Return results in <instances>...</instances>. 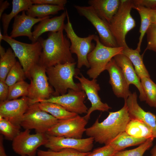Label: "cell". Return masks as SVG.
Listing matches in <instances>:
<instances>
[{
	"mask_svg": "<svg viewBox=\"0 0 156 156\" xmlns=\"http://www.w3.org/2000/svg\"><path fill=\"white\" fill-rule=\"evenodd\" d=\"M151 156H156V144L151 150Z\"/></svg>",
	"mask_w": 156,
	"mask_h": 156,
	"instance_id": "cell-47",
	"label": "cell"
},
{
	"mask_svg": "<svg viewBox=\"0 0 156 156\" xmlns=\"http://www.w3.org/2000/svg\"><path fill=\"white\" fill-rule=\"evenodd\" d=\"M46 133L31 134L30 130L21 132L12 140V148L14 152L21 156H36L38 148L44 145L47 142Z\"/></svg>",
	"mask_w": 156,
	"mask_h": 156,
	"instance_id": "cell-10",
	"label": "cell"
},
{
	"mask_svg": "<svg viewBox=\"0 0 156 156\" xmlns=\"http://www.w3.org/2000/svg\"><path fill=\"white\" fill-rule=\"evenodd\" d=\"M74 6L80 15L85 17L93 25L102 44L108 47H118L107 24L97 15L91 6L76 5Z\"/></svg>",
	"mask_w": 156,
	"mask_h": 156,
	"instance_id": "cell-13",
	"label": "cell"
},
{
	"mask_svg": "<svg viewBox=\"0 0 156 156\" xmlns=\"http://www.w3.org/2000/svg\"><path fill=\"white\" fill-rule=\"evenodd\" d=\"M125 103L127 106L131 119L141 121L148 125L152 129L155 138H156V115L143 110L137 101V95L135 92L126 100Z\"/></svg>",
	"mask_w": 156,
	"mask_h": 156,
	"instance_id": "cell-18",
	"label": "cell"
},
{
	"mask_svg": "<svg viewBox=\"0 0 156 156\" xmlns=\"http://www.w3.org/2000/svg\"><path fill=\"white\" fill-rule=\"evenodd\" d=\"M20 36H26L31 41L33 40L32 34H31L24 29L18 23L14 21L12 29L10 36L12 38Z\"/></svg>",
	"mask_w": 156,
	"mask_h": 156,
	"instance_id": "cell-39",
	"label": "cell"
},
{
	"mask_svg": "<svg viewBox=\"0 0 156 156\" xmlns=\"http://www.w3.org/2000/svg\"></svg>",
	"mask_w": 156,
	"mask_h": 156,
	"instance_id": "cell-50",
	"label": "cell"
},
{
	"mask_svg": "<svg viewBox=\"0 0 156 156\" xmlns=\"http://www.w3.org/2000/svg\"><path fill=\"white\" fill-rule=\"evenodd\" d=\"M9 87L5 81H0V102L7 100L9 92Z\"/></svg>",
	"mask_w": 156,
	"mask_h": 156,
	"instance_id": "cell-42",
	"label": "cell"
},
{
	"mask_svg": "<svg viewBox=\"0 0 156 156\" xmlns=\"http://www.w3.org/2000/svg\"><path fill=\"white\" fill-rule=\"evenodd\" d=\"M140 80L146 103L150 106L156 108V84L150 77H144Z\"/></svg>",
	"mask_w": 156,
	"mask_h": 156,
	"instance_id": "cell-30",
	"label": "cell"
},
{
	"mask_svg": "<svg viewBox=\"0 0 156 156\" xmlns=\"http://www.w3.org/2000/svg\"><path fill=\"white\" fill-rule=\"evenodd\" d=\"M16 57L11 48L6 50L5 54L0 58V81H5L7 76L17 62Z\"/></svg>",
	"mask_w": 156,
	"mask_h": 156,
	"instance_id": "cell-29",
	"label": "cell"
},
{
	"mask_svg": "<svg viewBox=\"0 0 156 156\" xmlns=\"http://www.w3.org/2000/svg\"><path fill=\"white\" fill-rule=\"evenodd\" d=\"M134 5L144 6L152 9L156 7V0H133Z\"/></svg>",
	"mask_w": 156,
	"mask_h": 156,
	"instance_id": "cell-41",
	"label": "cell"
},
{
	"mask_svg": "<svg viewBox=\"0 0 156 156\" xmlns=\"http://www.w3.org/2000/svg\"><path fill=\"white\" fill-rule=\"evenodd\" d=\"M133 5L132 0H121L117 12L107 24L118 47H128L126 42V35L136 26L131 14Z\"/></svg>",
	"mask_w": 156,
	"mask_h": 156,
	"instance_id": "cell-4",
	"label": "cell"
},
{
	"mask_svg": "<svg viewBox=\"0 0 156 156\" xmlns=\"http://www.w3.org/2000/svg\"><path fill=\"white\" fill-rule=\"evenodd\" d=\"M74 77L79 81L82 89L85 92L91 104L86 114L83 116L86 120L88 121L91 114L95 111L107 112L111 109L107 104L101 101L98 94L100 88L96 79L90 80L82 74H81L80 77L76 75Z\"/></svg>",
	"mask_w": 156,
	"mask_h": 156,
	"instance_id": "cell-15",
	"label": "cell"
},
{
	"mask_svg": "<svg viewBox=\"0 0 156 156\" xmlns=\"http://www.w3.org/2000/svg\"><path fill=\"white\" fill-rule=\"evenodd\" d=\"M30 83L27 96L31 103L49 98L54 92L49 84L46 68L39 63L33 67L27 76Z\"/></svg>",
	"mask_w": 156,
	"mask_h": 156,
	"instance_id": "cell-8",
	"label": "cell"
},
{
	"mask_svg": "<svg viewBox=\"0 0 156 156\" xmlns=\"http://www.w3.org/2000/svg\"><path fill=\"white\" fill-rule=\"evenodd\" d=\"M49 17H50V16L40 18H34L27 15L26 13V11H23L21 14L18 15L14 18V21L19 24L29 33L32 34L31 29L34 25Z\"/></svg>",
	"mask_w": 156,
	"mask_h": 156,
	"instance_id": "cell-34",
	"label": "cell"
},
{
	"mask_svg": "<svg viewBox=\"0 0 156 156\" xmlns=\"http://www.w3.org/2000/svg\"><path fill=\"white\" fill-rule=\"evenodd\" d=\"M66 11L67 23L65 24L64 30L67 38L70 40V51L72 53H75L77 56V66L78 68H80L83 66L89 68L90 66L87 56L95 47L92 41L94 40L95 35H90L84 38L78 36L74 30L66 10Z\"/></svg>",
	"mask_w": 156,
	"mask_h": 156,
	"instance_id": "cell-7",
	"label": "cell"
},
{
	"mask_svg": "<svg viewBox=\"0 0 156 156\" xmlns=\"http://www.w3.org/2000/svg\"><path fill=\"white\" fill-rule=\"evenodd\" d=\"M88 3L97 15L108 24L117 12L121 0H89Z\"/></svg>",
	"mask_w": 156,
	"mask_h": 156,
	"instance_id": "cell-21",
	"label": "cell"
},
{
	"mask_svg": "<svg viewBox=\"0 0 156 156\" xmlns=\"http://www.w3.org/2000/svg\"><path fill=\"white\" fill-rule=\"evenodd\" d=\"M132 8L136 10L140 16L141 23L139 32L140 36L136 49L140 52L141 46L144 37L152 23L151 16V9L144 6L133 5Z\"/></svg>",
	"mask_w": 156,
	"mask_h": 156,
	"instance_id": "cell-28",
	"label": "cell"
},
{
	"mask_svg": "<svg viewBox=\"0 0 156 156\" xmlns=\"http://www.w3.org/2000/svg\"><path fill=\"white\" fill-rule=\"evenodd\" d=\"M64 9V6L45 4H33L26 11V13L31 17L40 18L56 14L59 11Z\"/></svg>",
	"mask_w": 156,
	"mask_h": 156,
	"instance_id": "cell-25",
	"label": "cell"
},
{
	"mask_svg": "<svg viewBox=\"0 0 156 156\" xmlns=\"http://www.w3.org/2000/svg\"><path fill=\"white\" fill-rule=\"evenodd\" d=\"M3 135L1 134L0 135V156H8L5 151L3 144Z\"/></svg>",
	"mask_w": 156,
	"mask_h": 156,
	"instance_id": "cell-44",
	"label": "cell"
},
{
	"mask_svg": "<svg viewBox=\"0 0 156 156\" xmlns=\"http://www.w3.org/2000/svg\"><path fill=\"white\" fill-rule=\"evenodd\" d=\"M10 5V4L7 0L3 1H0V18L3 14V12L5 10L8 8Z\"/></svg>",
	"mask_w": 156,
	"mask_h": 156,
	"instance_id": "cell-43",
	"label": "cell"
},
{
	"mask_svg": "<svg viewBox=\"0 0 156 156\" xmlns=\"http://www.w3.org/2000/svg\"><path fill=\"white\" fill-rule=\"evenodd\" d=\"M125 131L136 138H155L151 128L145 123L136 119L130 120L126 126Z\"/></svg>",
	"mask_w": 156,
	"mask_h": 156,
	"instance_id": "cell-24",
	"label": "cell"
},
{
	"mask_svg": "<svg viewBox=\"0 0 156 156\" xmlns=\"http://www.w3.org/2000/svg\"><path fill=\"white\" fill-rule=\"evenodd\" d=\"M63 30L49 32L47 38L39 37L42 47L39 64L46 68L59 64L75 62L70 50V42Z\"/></svg>",
	"mask_w": 156,
	"mask_h": 156,
	"instance_id": "cell-2",
	"label": "cell"
},
{
	"mask_svg": "<svg viewBox=\"0 0 156 156\" xmlns=\"http://www.w3.org/2000/svg\"><path fill=\"white\" fill-rule=\"evenodd\" d=\"M58 120L41 110L38 103L30 105L24 114L20 125L25 129H34L36 133H46Z\"/></svg>",
	"mask_w": 156,
	"mask_h": 156,
	"instance_id": "cell-9",
	"label": "cell"
},
{
	"mask_svg": "<svg viewBox=\"0 0 156 156\" xmlns=\"http://www.w3.org/2000/svg\"><path fill=\"white\" fill-rule=\"evenodd\" d=\"M26 156V155H24V156Z\"/></svg>",
	"mask_w": 156,
	"mask_h": 156,
	"instance_id": "cell-49",
	"label": "cell"
},
{
	"mask_svg": "<svg viewBox=\"0 0 156 156\" xmlns=\"http://www.w3.org/2000/svg\"><path fill=\"white\" fill-rule=\"evenodd\" d=\"M66 17V12H63L60 15L50 17L40 21L35 26L32 32V43L37 41L40 36L47 32H56L64 30V21Z\"/></svg>",
	"mask_w": 156,
	"mask_h": 156,
	"instance_id": "cell-20",
	"label": "cell"
},
{
	"mask_svg": "<svg viewBox=\"0 0 156 156\" xmlns=\"http://www.w3.org/2000/svg\"><path fill=\"white\" fill-rule=\"evenodd\" d=\"M147 139L134 137L125 131L119 134L109 144L112 145L119 151L128 147L141 144Z\"/></svg>",
	"mask_w": 156,
	"mask_h": 156,
	"instance_id": "cell-27",
	"label": "cell"
},
{
	"mask_svg": "<svg viewBox=\"0 0 156 156\" xmlns=\"http://www.w3.org/2000/svg\"><path fill=\"white\" fill-rule=\"evenodd\" d=\"M33 4H45L64 6L66 4V0H31Z\"/></svg>",
	"mask_w": 156,
	"mask_h": 156,
	"instance_id": "cell-40",
	"label": "cell"
},
{
	"mask_svg": "<svg viewBox=\"0 0 156 156\" xmlns=\"http://www.w3.org/2000/svg\"><path fill=\"white\" fill-rule=\"evenodd\" d=\"M21 127L0 116V132L5 138L12 140L21 132Z\"/></svg>",
	"mask_w": 156,
	"mask_h": 156,
	"instance_id": "cell-31",
	"label": "cell"
},
{
	"mask_svg": "<svg viewBox=\"0 0 156 156\" xmlns=\"http://www.w3.org/2000/svg\"><path fill=\"white\" fill-rule=\"evenodd\" d=\"M146 34L147 44L145 51L149 50L156 53V25L151 24Z\"/></svg>",
	"mask_w": 156,
	"mask_h": 156,
	"instance_id": "cell-38",
	"label": "cell"
},
{
	"mask_svg": "<svg viewBox=\"0 0 156 156\" xmlns=\"http://www.w3.org/2000/svg\"><path fill=\"white\" fill-rule=\"evenodd\" d=\"M12 4V8L10 12L8 14H3L1 17L4 35H8L9 26L12 19L20 12L27 11L33 4L31 0H13Z\"/></svg>",
	"mask_w": 156,
	"mask_h": 156,
	"instance_id": "cell-22",
	"label": "cell"
},
{
	"mask_svg": "<svg viewBox=\"0 0 156 156\" xmlns=\"http://www.w3.org/2000/svg\"><path fill=\"white\" fill-rule=\"evenodd\" d=\"M117 152L112 145L109 144L94 149L85 156H113Z\"/></svg>",
	"mask_w": 156,
	"mask_h": 156,
	"instance_id": "cell-37",
	"label": "cell"
},
{
	"mask_svg": "<svg viewBox=\"0 0 156 156\" xmlns=\"http://www.w3.org/2000/svg\"><path fill=\"white\" fill-rule=\"evenodd\" d=\"M6 51L4 48L1 44L0 45V56L1 57L3 56L5 53Z\"/></svg>",
	"mask_w": 156,
	"mask_h": 156,
	"instance_id": "cell-46",
	"label": "cell"
},
{
	"mask_svg": "<svg viewBox=\"0 0 156 156\" xmlns=\"http://www.w3.org/2000/svg\"><path fill=\"white\" fill-rule=\"evenodd\" d=\"M3 35L1 33V30H0V43L2 40H3Z\"/></svg>",
	"mask_w": 156,
	"mask_h": 156,
	"instance_id": "cell-48",
	"label": "cell"
},
{
	"mask_svg": "<svg viewBox=\"0 0 156 156\" xmlns=\"http://www.w3.org/2000/svg\"><path fill=\"white\" fill-rule=\"evenodd\" d=\"M151 16L152 24L156 25V7L151 9Z\"/></svg>",
	"mask_w": 156,
	"mask_h": 156,
	"instance_id": "cell-45",
	"label": "cell"
},
{
	"mask_svg": "<svg viewBox=\"0 0 156 156\" xmlns=\"http://www.w3.org/2000/svg\"><path fill=\"white\" fill-rule=\"evenodd\" d=\"M88 120L78 114L75 117L57 122L47 132L49 135L75 139H81L86 131Z\"/></svg>",
	"mask_w": 156,
	"mask_h": 156,
	"instance_id": "cell-11",
	"label": "cell"
},
{
	"mask_svg": "<svg viewBox=\"0 0 156 156\" xmlns=\"http://www.w3.org/2000/svg\"><path fill=\"white\" fill-rule=\"evenodd\" d=\"M77 63L67 62L46 68L49 81L55 90L53 96L66 94L69 89L82 90L80 83H75L73 77L79 73L75 68Z\"/></svg>",
	"mask_w": 156,
	"mask_h": 156,
	"instance_id": "cell-3",
	"label": "cell"
},
{
	"mask_svg": "<svg viewBox=\"0 0 156 156\" xmlns=\"http://www.w3.org/2000/svg\"><path fill=\"white\" fill-rule=\"evenodd\" d=\"M140 52L136 49H133L128 47L124 48L122 54L127 56L131 60L137 76L140 80L144 77L150 76L143 62V54L140 55Z\"/></svg>",
	"mask_w": 156,
	"mask_h": 156,
	"instance_id": "cell-23",
	"label": "cell"
},
{
	"mask_svg": "<svg viewBox=\"0 0 156 156\" xmlns=\"http://www.w3.org/2000/svg\"><path fill=\"white\" fill-rule=\"evenodd\" d=\"M31 104L27 96L0 102V116L14 124L20 125L24 114Z\"/></svg>",
	"mask_w": 156,
	"mask_h": 156,
	"instance_id": "cell-16",
	"label": "cell"
},
{
	"mask_svg": "<svg viewBox=\"0 0 156 156\" xmlns=\"http://www.w3.org/2000/svg\"><path fill=\"white\" fill-rule=\"evenodd\" d=\"M113 58L117 65L121 68L129 85L132 84L138 89L140 93L139 97L140 101H145V95L140 79L136 74L131 60L122 54H118Z\"/></svg>",
	"mask_w": 156,
	"mask_h": 156,
	"instance_id": "cell-19",
	"label": "cell"
},
{
	"mask_svg": "<svg viewBox=\"0 0 156 156\" xmlns=\"http://www.w3.org/2000/svg\"><path fill=\"white\" fill-rule=\"evenodd\" d=\"M67 93L58 96H52L38 102H47L57 104L67 111L78 114H86L88 109L84 103L86 97L83 90L69 89Z\"/></svg>",
	"mask_w": 156,
	"mask_h": 156,
	"instance_id": "cell-12",
	"label": "cell"
},
{
	"mask_svg": "<svg viewBox=\"0 0 156 156\" xmlns=\"http://www.w3.org/2000/svg\"><path fill=\"white\" fill-rule=\"evenodd\" d=\"M106 70L109 75V83L114 94L118 97L126 99L131 93L129 90V85L121 68L112 58L107 64Z\"/></svg>",
	"mask_w": 156,
	"mask_h": 156,
	"instance_id": "cell-17",
	"label": "cell"
},
{
	"mask_svg": "<svg viewBox=\"0 0 156 156\" xmlns=\"http://www.w3.org/2000/svg\"><path fill=\"white\" fill-rule=\"evenodd\" d=\"M40 108L52 115L58 120H64L74 117L78 114L69 112L60 105L55 103L38 102Z\"/></svg>",
	"mask_w": 156,
	"mask_h": 156,
	"instance_id": "cell-26",
	"label": "cell"
},
{
	"mask_svg": "<svg viewBox=\"0 0 156 156\" xmlns=\"http://www.w3.org/2000/svg\"><path fill=\"white\" fill-rule=\"evenodd\" d=\"M94 40L96 42V45L87 56L90 68L87 71V74L90 78L96 79L106 70L107 64L115 56L122 54L125 47L105 46L101 42L99 37L96 35Z\"/></svg>",
	"mask_w": 156,
	"mask_h": 156,
	"instance_id": "cell-5",
	"label": "cell"
},
{
	"mask_svg": "<svg viewBox=\"0 0 156 156\" xmlns=\"http://www.w3.org/2000/svg\"><path fill=\"white\" fill-rule=\"evenodd\" d=\"M89 152L83 153L73 149L65 148L58 151L38 150L37 154V156H85Z\"/></svg>",
	"mask_w": 156,
	"mask_h": 156,
	"instance_id": "cell-36",
	"label": "cell"
},
{
	"mask_svg": "<svg viewBox=\"0 0 156 156\" xmlns=\"http://www.w3.org/2000/svg\"><path fill=\"white\" fill-rule=\"evenodd\" d=\"M29 84L24 80L17 82L9 87L7 100H10L17 99L21 96H27Z\"/></svg>",
	"mask_w": 156,
	"mask_h": 156,
	"instance_id": "cell-32",
	"label": "cell"
},
{
	"mask_svg": "<svg viewBox=\"0 0 156 156\" xmlns=\"http://www.w3.org/2000/svg\"><path fill=\"white\" fill-rule=\"evenodd\" d=\"M26 76L19 62L17 61L8 73L5 81L9 87L17 82L24 80Z\"/></svg>",
	"mask_w": 156,
	"mask_h": 156,
	"instance_id": "cell-33",
	"label": "cell"
},
{
	"mask_svg": "<svg viewBox=\"0 0 156 156\" xmlns=\"http://www.w3.org/2000/svg\"><path fill=\"white\" fill-rule=\"evenodd\" d=\"M47 135V141L44 146L53 151L71 148L80 152L87 153L90 152L93 147L94 140L92 137L78 139Z\"/></svg>",
	"mask_w": 156,
	"mask_h": 156,
	"instance_id": "cell-14",
	"label": "cell"
},
{
	"mask_svg": "<svg viewBox=\"0 0 156 156\" xmlns=\"http://www.w3.org/2000/svg\"><path fill=\"white\" fill-rule=\"evenodd\" d=\"M3 40L10 45L27 77L31 68L39 63L42 51L40 43L38 40L31 44L25 43L8 35H3Z\"/></svg>",
	"mask_w": 156,
	"mask_h": 156,
	"instance_id": "cell-6",
	"label": "cell"
},
{
	"mask_svg": "<svg viewBox=\"0 0 156 156\" xmlns=\"http://www.w3.org/2000/svg\"><path fill=\"white\" fill-rule=\"evenodd\" d=\"M131 119L125 103L119 110L110 112L107 117L99 122L97 119L91 127L86 128V135L99 144L107 145L119 134L125 131Z\"/></svg>",
	"mask_w": 156,
	"mask_h": 156,
	"instance_id": "cell-1",
	"label": "cell"
},
{
	"mask_svg": "<svg viewBox=\"0 0 156 156\" xmlns=\"http://www.w3.org/2000/svg\"><path fill=\"white\" fill-rule=\"evenodd\" d=\"M154 138H151L147 139L135 148L117 152L113 156H143L146 151L152 146Z\"/></svg>",
	"mask_w": 156,
	"mask_h": 156,
	"instance_id": "cell-35",
	"label": "cell"
}]
</instances>
